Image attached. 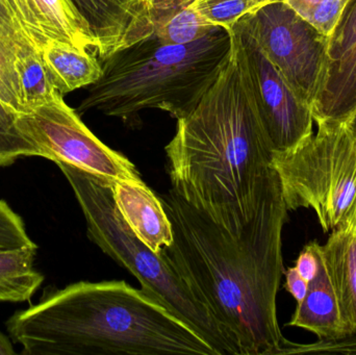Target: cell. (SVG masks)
<instances>
[{"mask_svg":"<svg viewBox=\"0 0 356 355\" xmlns=\"http://www.w3.org/2000/svg\"><path fill=\"white\" fill-rule=\"evenodd\" d=\"M173 243L162 254L207 306L240 355L288 354L277 299L284 272L282 231L289 210L273 168L261 202L240 231H230L171 188L160 196Z\"/></svg>","mask_w":356,"mask_h":355,"instance_id":"cell-1","label":"cell"},{"mask_svg":"<svg viewBox=\"0 0 356 355\" xmlns=\"http://www.w3.org/2000/svg\"><path fill=\"white\" fill-rule=\"evenodd\" d=\"M165 150L172 189L224 229L240 231L261 202L274 151L234 47L196 108L177 120Z\"/></svg>","mask_w":356,"mask_h":355,"instance_id":"cell-2","label":"cell"},{"mask_svg":"<svg viewBox=\"0 0 356 355\" xmlns=\"http://www.w3.org/2000/svg\"><path fill=\"white\" fill-rule=\"evenodd\" d=\"M6 329L25 355H218L159 300L122 281L47 290Z\"/></svg>","mask_w":356,"mask_h":355,"instance_id":"cell-3","label":"cell"},{"mask_svg":"<svg viewBox=\"0 0 356 355\" xmlns=\"http://www.w3.org/2000/svg\"><path fill=\"white\" fill-rule=\"evenodd\" d=\"M234 47L232 29L213 26L188 44H167L156 35L102 60V76L88 88L77 114L97 112L137 124L142 110L188 116L217 81Z\"/></svg>","mask_w":356,"mask_h":355,"instance_id":"cell-4","label":"cell"},{"mask_svg":"<svg viewBox=\"0 0 356 355\" xmlns=\"http://www.w3.org/2000/svg\"><path fill=\"white\" fill-rule=\"evenodd\" d=\"M83 210L89 239L139 281L141 289L196 331L218 355H240L225 331L161 254L145 245L117 210L112 183L58 163Z\"/></svg>","mask_w":356,"mask_h":355,"instance_id":"cell-5","label":"cell"},{"mask_svg":"<svg viewBox=\"0 0 356 355\" xmlns=\"http://www.w3.org/2000/svg\"><path fill=\"white\" fill-rule=\"evenodd\" d=\"M316 133L275 152L271 166L289 210L311 208L324 233L347 229L356 196V140L343 121H320Z\"/></svg>","mask_w":356,"mask_h":355,"instance_id":"cell-6","label":"cell"},{"mask_svg":"<svg viewBox=\"0 0 356 355\" xmlns=\"http://www.w3.org/2000/svg\"><path fill=\"white\" fill-rule=\"evenodd\" d=\"M16 123L41 158L76 167L110 183L144 181L135 165L100 141L58 91L43 106L17 115Z\"/></svg>","mask_w":356,"mask_h":355,"instance_id":"cell-7","label":"cell"},{"mask_svg":"<svg viewBox=\"0 0 356 355\" xmlns=\"http://www.w3.org/2000/svg\"><path fill=\"white\" fill-rule=\"evenodd\" d=\"M245 18L268 58L312 108L325 76L328 38L282 0L264 4Z\"/></svg>","mask_w":356,"mask_h":355,"instance_id":"cell-8","label":"cell"},{"mask_svg":"<svg viewBox=\"0 0 356 355\" xmlns=\"http://www.w3.org/2000/svg\"><path fill=\"white\" fill-rule=\"evenodd\" d=\"M234 47L274 154L296 147L313 135L311 106L303 101L268 58L245 16L230 27Z\"/></svg>","mask_w":356,"mask_h":355,"instance_id":"cell-9","label":"cell"},{"mask_svg":"<svg viewBox=\"0 0 356 355\" xmlns=\"http://www.w3.org/2000/svg\"><path fill=\"white\" fill-rule=\"evenodd\" d=\"M356 108V0H349L328 38L327 67L314 102L315 123L343 121Z\"/></svg>","mask_w":356,"mask_h":355,"instance_id":"cell-10","label":"cell"},{"mask_svg":"<svg viewBox=\"0 0 356 355\" xmlns=\"http://www.w3.org/2000/svg\"><path fill=\"white\" fill-rule=\"evenodd\" d=\"M87 22L94 53L104 60L154 35V0H70Z\"/></svg>","mask_w":356,"mask_h":355,"instance_id":"cell-11","label":"cell"},{"mask_svg":"<svg viewBox=\"0 0 356 355\" xmlns=\"http://www.w3.org/2000/svg\"><path fill=\"white\" fill-rule=\"evenodd\" d=\"M0 33L12 56L25 113L43 106L54 97L56 89L42 56L38 41L13 0H0Z\"/></svg>","mask_w":356,"mask_h":355,"instance_id":"cell-12","label":"cell"},{"mask_svg":"<svg viewBox=\"0 0 356 355\" xmlns=\"http://www.w3.org/2000/svg\"><path fill=\"white\" fill-rule=\"evenodd\" d=\"M115 206L133 233L156 254L173 243L172 224L156 195L145 181L112 183Z\"/></svg>","mask_w":356,"mask_h":355,"instance_id":"cell-13","label":"cell"},{"mask_svg":"<svg viewBox=\"0 0 356 355\" xmlns=\"http://www.w3.org/2000/svg\"><path fill=\"white\" fill-rule=\"evenodd\" d=\"M319 271L309 283L305 299L297 304L288 327H299L317 336L318 340L338 339L356 333L347 322L334 283L328 274L318 246Z\"/></svg>","mask_w":356,"mask_h":355,"instance_id":"cell-14","label":"cell"},{"mask_svg":"<svg viewBox=\"0 0 356 355\" xmlns=\"http://www.w3.org/2000/svg\"><path fill=\"white\" fill-rule=\"evenodd\" d=\"M13 1L43 47L49 40H58L94 52V40L89 26L70 0Z\"/></svg>","mask_w":356,"mask_h":355,"instance_id":"cell-15","label":"cell"},{"mask_svg":"<svg viewBox=\"0 0 356 355\" xmlns=\"http://www.w3.org/2000/svg\"><path fill=\"white\" fill-rule=\"evenodd\" d=\"M320 254L334 283L347 322L356 331V236L347 229H337Z\"/></svg>","mask_w":356,"mask_h":355,"instance_id":"cell-16","label":"cell"},{"mask_svg":"<svg viewBox=\"0 0 356 355\" xmlns=\"http://www.w3.org/2000/svg\"><path fill=\"white\" fill-rule=\"evenodd\" d=\"M44 63L56 89L62 94L89 87L102 76V68L94 52L79 49L58 40L46 42L42 50Z\"/></svg>","mask_w":356,"mask_h":355,"instance_id":"cell-17","label":"cell"},{"mask_svg":"<svg viewBox=\"0 0 356 355\" xmlns=\"http://www.w3.org/2000/svg\"><path fill=\"white\" fill-rule=\"evenodd\" d=\"M193 0H154V33L167 44H188L209 33V26Z\"/></svg>","mask_w":356,"mask_h":355,"instance_id":"cell-18","label":"cell"},{"mask_svg":"<svg viewBox=\"0 0 356 355\" xmlns=\"http://www.w3.org/2000/svg\"><path fill=\"white\" fill-rule=\"evenodd\" d=\"M37 245L0 249V302H29L43 283L33 268Z\"/></svg>","mask_w":356,"mask_h":355,"instance_id":"cell-19","label":"cell"},{"mask_svg":"<svg viewBox=\"0 0 356 355\" xmlns=\"http://www.w3.org/2000/svg\"><path fill=\"white\" fill-rule=\"evenodd\" d=\"M17 114L0 102V167L23 156H41L39 149L17 126Z\"/></svg>","mask_w":356,"mask_h":355,"instance_id":"cell-20","label":"cell"},{"mask_svg":"<svg viewBox=\"0 0 356 355\" xmlns=\"http://www.w3.org/2000/svg\"><path fill=\"white\" fill-rule=\"evenodd\" d=\"M301 18L330 38L349 0H282Z\"/></svg>","mask_w":356,"mask_h":355,"instance_id":"cell-21","label":"cell"},{"mask_svg":"<svg viewBox=\"0 0 356 355\" xmlns=\"http://www.w3.org/2000/svg\"><path fill=\"white\" fill-rule=\"evenodd\" d=\"M193 6L209 26L230 28L251 12V0H193Z\"/></svg>","mask_w":356,"mask_h":355,"instance_id":"cell-22","label":"cell"},{"mask_svg":"<svg viewBox=\"0 0 356 355\" xmlns=\"http://www.w3.org/2000/svg\"><path fill=\"white\" fill-rule=\"evenodd\" d=\"M0 102L12 112L23 114L20 87L14 68L12 56L6 41L0 33Z\"/></svg>","mask_w":356,"mask_h":355,"instance_id":"cell-23","label":"cell"},{"mask_svg":"<svg viewBox=\"0 0 356 355\" xmlns=\"http://www.w3.org/2000/svg\"><path fill=\"white\" fill-rule=\"evenodd\" d=\"M37 245L27 235L24 221L0 200V249Z\"/></svg>","mask_w":356,"mask_h":355,"instance_id":"cell-24","label":"cell"},{"mask_svg":"<svg viewBox=\"0 0 356 355\" xmlns=\"http://www.w3.org/2000/svg\"><path fill=\"white\" fill-rule=\"evenodd\" d=\"M356 354L355 333L338 339L318 340L316 343L297 344L292 342L288 354Z\"/></svg>","mask_w":356,"mask_h":355,"instance_id":"cell-25","label":"cell"},{"mask_svg":"<svg viewBox=\"0 0 356 355\" xmlns=\"http://www.w3.org/2000/svg\"><path fill=\"white\" fill-rule=\"evenodd\" d=\"M318 246L319 242L312 241L305 246L296 263H295V268L298 271L299 274L303 277L307 281H313L319 271V256H318Z\"/></svg>","mask_w":356,"mask_h":355,"instance_id":"cell-26","label":"cell"},{"mask_svg":"<svg viewBox=\"0 0 356 355\" xmlns=\"http://www.w3.org/2000/svg\"><path fill=\"white\" fill-rule=\"evenodd\" d=\"M284 274L286 276L284 289L294 297L297 304H300L307 295V290H309V281H305L299 274L295 266L284 270Z\"/></svg>","mask_w":356,"mask_h":355,"instance_id":"cell-27","label":"cell"},{"mask_svg":"<svg viewBox=\"0 0 356 355\" xmlns=\"http://www.w3.org/2000/svg\"><path fill=\"white\" fill-rule=\"evenodd\" d=\"M15 354L16 352L8 338L0 333V355H14Z\"/></svg>","mask_w":356,"mask_h":355,"instance_id":"cell-28","label":"cell"},{"mask_svg":"<svg viewBox=\"0 0 356 355\" xmlns=\"http://www.w3.org/2000/svg\"><path fill=\"white\" fill-rule=\"evenodd\" d=\"M346 123L347 126H348L349 131L353 133V138L356 140V108L350 115H349L348 118L344 121Z\"/></svg>","mask_w":356,"mask_h":355,"instance_id":"cell-29","label":"cell"},{"mask_svg":"<svg viewBox=\"0 0 356 355\" xmlns=\"http://www.w3.org/2000/svg\"><path fill=\"white\" fill-rule=\"evenodd\" d=\"M347 231H351L356 236V196L355 204H353V212H351L350 218H349L348 226Z\"/></svg>","mask_w":356,"mask_h":355,"instance_id":"cell-30","label":"cell"},{"mask_svg":"<svg viewBox=\"0 0 356 355\" xmlns=\"http://www.w3.org/2000/svg\"><path fill=\"white\" fill-rule=\"evenodd\" d=\"M275 1H282V0H251V6H252V8H251V12H253V10H257V8H259V6H264V4H267L270 3V2Z\"/></svg>","mask_w":356,"mask_h":355,"instance_id":"cell-31","label":"cell"}]
</instances>
